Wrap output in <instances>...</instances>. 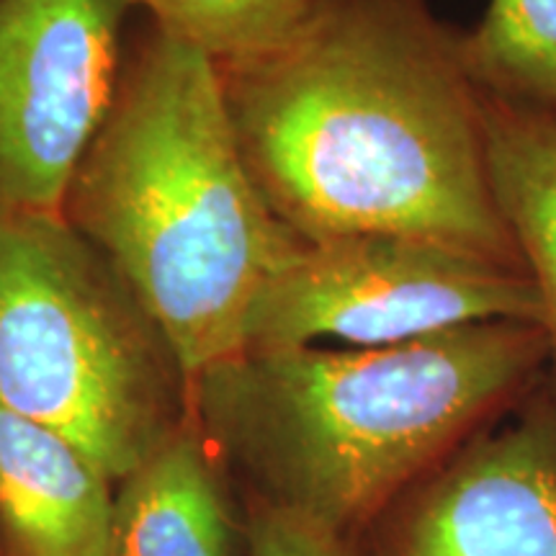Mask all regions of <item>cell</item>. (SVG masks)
<instances>
[{"label":"cell","instance_id":"cell-1","mask_svg":"<svg viewBox=\"0 0 556 556\" xmlns=\"http://www.w3.org/2000/svg\"><path fill=\"white\" fill-rule=\"evenodd\" d=\"M219 73L250 176L299 238L407 235L526 268L464 29L430 0H323L287 45Z\"/></svg>","mask_w":556,"mask_h":556},{"label":"cell","instance_id":"cell-2","mask_svg":"<svg viewBox=\"0 0 556 556\" xmlns=\"http://www.w3.org/2000/svg\"><path fill=\"white\" fill-rule=\"evenodd\" d=\"M528 319L397 345L242 348L193 379V420L255 503L358 541L546 379Z\"/></svg>","mask_w":556,"mask_h":556},{"label":"cell","instance_id":"cell-3","mask_svg":"<svg viewBox=\"0 0 556 556\" xmlns=\"http://www.w3.org/2000/svg\"><path fill=\"white\" fill-rule=\"evenodd\" d=\"M62 214L142 296L191 381L245 348L255 296L304 242L250 176L219 67L155 26L124 52Z\"/></svg>","mask_w":556,"mask_h":556},{"label":"cell","instance_id":"cell-4","mask_svg":"<svg viewBox=\"0 0 556 556\" xmlns=\"http://www.w3.org/2000/svg\"><path fill=\"white\" fill-rule=\"evenodd\" d=\"M193 381L122 270L65 214L0 219V402L122 482L191 422Z\"/></svg>","mask_w":556,"mask_h":556},{"label":"cell","instance_id":"cell-5","mask_svg":"<svg viewBox=\"0 0 556 556\" xmlns=\"http://www.w3.org/2000/svg\"><path fill=\"white\" fill-rule=\"evenodd\" d=\"M492 319L541 323L526 268L407 235H340L304 240L268 278L245 348H379Z\"/></svg>","mask_w":556,"mask_h":556},{"label":"cell","instance_id":"cell-6","mask_svg":"<svg viewBox=\"0 0 556 556\" xmlns=\"http://www.w3.org/2000/svg\"><path fill=\"white\" fill-rule=\"evenodd\" d=\"M129 0H0V219L62 214L114 99Z\"/></svg>","mask_w":556,"mask_h":556},{"label":"cell","instance_id":"cell-7","mask_svg":"<svg viewBox=\"0 0 556 556\" xmlns=\"http://www.w3.org/2000/svg\"><path fill=\"white\" fill-rule=\"evenodd\" d=\"M374 533L377 556H556V400L544 381Z\"/></svg>","mask_w":556,"mask_h":556},{"label":"cell","instance_id":"cell-8","mask_svg":"<svg viewBox=\"0 0 556 556\" xmlns=\"http://www.w3.org/2000/svg\"><path fill=\"white\" fill-rule=\"evenodd\" d=\"M116 482L65 435L0 402V526L9 556H109Z\"/></svg>","mask_w":556,"mask_h":556},{"label":"cell","instance_id":"cell-9","mask_svg":"<svg viewBox=\"0 0 556 556\" xmlns=\"http://www.w3.org/2000/svg\"><path fill=\"white\" fill-rule=\"evenodd\" d=\"M109 556H250L229 471L193 417L116 482Z\"/></svg>","mask_w":556,"mask_h":556},{"label":"cell","instance_id":"cell-10","mask_svg":"<svg viewBox=\"0 0 556 556\" xmlns=\"http://www.w3.org/2000/svg\"><path fill=\"white\" fill-rule=\"evenodd\" d=\"M486 142L497 206L539 291L556 400V116L486 96Z\"/></svg>","mask_w":556,"mask_h":556},{"label":"cell","instance_id":"cell-11","mask_svg":"<svg viewBox=\"0 0 556 556\" xmlns=\"http://www.w3.org/2000/svg\"><path fill=\"white\" fill-rule=\"evenodd\" d=\"M464 45L490 99L556 116V0H486Z\"/></svg>","mask_w":556,"mask_h":556},{"label":"cell","instance_id":"cell-12","mask_svg":"<svg viewBox=\"0 0 556 556\" xmlns=\"http://www.w3.org/2000/svg\"><path fill=\"white\" fill-rule=\"evenodd\" d=\"M152 26L217 67L245 65L294 37L323 0H129Z\"/></svg>","mask_w":556,"mask_h":556},{"label":"cell","instance_id":"cell-13","mask_svg":"<svg viewBox=\"0 0 556 556\" xmlns=\"http://www.w3.org/2000/svg\"><path fill=\"white\" fill-rule=\"evenodd\" d=\"M250 556H361V544L336 531L263 503L248 513Z\"/></svg>","mask_w":556,"mask_h":556},{"label":"cell","instance_id":"cell-14","mask_svg":"<svg viewBox=\"0 0 556 556\" xmlns=\"http://www.w3.org/2000/svg\"><path fill=\"white\" fill-rule=\"evenodd\" d=\"M0 556H9V546H5V536H3V526H0Z\"/></svg>","mask_w":556,"mask_h":556}]
</instances>
